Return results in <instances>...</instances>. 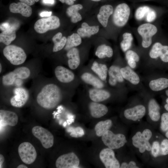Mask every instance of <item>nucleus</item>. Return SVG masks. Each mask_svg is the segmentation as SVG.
<instances>
[{
	"mask_svg": "<svg viewBox=\"0 0 168 168\" xmlns=\"http://www.w3.org/2000/svg\"><path fill=\"white\" fill-rule=\"evenodd\" d=\"M121 168H139V166L137 165L136 162L134 161L131 160L128 162H124L120 164Z\"/></svg>",
	"mask_w": 168,
	"mask_h": 168,
	"instance_id": "nucleus-42",
	"label": "nucleus"
},
{
	"mask_svg": "<svg viewBox=\"0 0 168 168\" xmlns=\"http://www.w3.org/2000/svg\"><path fill=\"white\" fill-rule=\"evenodd\" d=\"M91 70L96 73L102 81L106 80L108 69L106 65L94 62L91 67Z\"/></svg>",
	"mask_w": 168,
	"mask_h": 168,
	"instance_id": "nucleus-31",
	"label": "nucleus"
},
{
	"mask_svg": "<svg viewBox=\"0 0 168 168\" xmlns=\"http://www.w3.org/2000/svg\"><path fill=\"white\" fill-rule=\"evenodd\" d=\"M113 12V8L110 5H105L101 7L97 15L99 21L104 27L107 26L108 19Z\"/></svg>",
	"mask_w": 168,
	"mask_h": 168,
	"instance_id": "nucleus-24",
	"label": "nucleus"
},
{
	"mask_svg": "<svg viewBox=\"0 0 168 168\" xmlns=\"http://www.w3.org/2000/svg\"><path fill=\"white\" fill-rule=\"evenodd\" d=\"M168 155V139H164L160 142V156Z\"/></svg>",
	"mask_w": 168,
	"mask_h": 168,
	"instance_id": "nucleus-41",
	"label": "nucleus"
},
{
	"mask_svg": "<svg viewBox=\"0 0 168 168\" xmlns=\"http://www.w3.org/2000/svg\"><path fill=\"white\" fill-rule=\"evenodd\" d=\"M101 138L104 144L113 150L123 147L127 142L126 137L124 134H115L109 130L102 136Z\"/></svg>",
	"mask_w": 168,
	"mask_h": 168,
	"instance_id": "nucleus-9",
	"label": "nucleus"
},
{
	"mask_svg": "<svg viewBox=\"0 0 168 168\" xmlns=\"http://www.w3.org/2000/svg\"><path fill=\"white\" fill-rule=\"evenodd\" d=\"M60 26L59 18L57 16H53L38 20L34 25V28L37 32L42 34L49 30L55 29Z\"/></svg>",
	"mask_w": 168,
	"mask_h": 168,
	"instance_id": "nucleus-11",
	"label": "nucleus"
},
{
	"mask_svg": "<svg viewBox=\"0 0 168 168\" xmlns=\"http://www.w3.org/2000/svg\"><path fill=\"white\" fill-rule=\"evenodd\" d=\"M17 26L16 25H11L9 29L2 31L0 34V42L5 44L9 45L16 38V30Z\"/></svg>",
	"mask_w": 168,
	"mask_h": 168,
	"instance_id": "nucleus-26",
	"label": "nucleus"
},
{
	"mask_svg": "<svg viewBox=\"0 0 168 168\" xmlns=\"http://www.w3.org/2000/svg\"></svg>",
	"mask_w": 168,
	"mask_h": 168,
	"instance_id": "nucleus-56",
	"label": "nucleus"
},
{
	"mask_svg": "<svg viewBox=\"0 0 168 168\" xmlns=\"http://www.w3.org/2000/svg\"><path fill=\"white\" fill-rule=\"evenodd\" d=\"M161 94L168 97V89L165 90Z\"/></svg>",
	"mask_w": 168,
	"mask_h": 168,
	"instance_id": "nucleus-51",
	"label": "nucleus"
},
{
	"mask_svg": "<svg viewBox=\"0 0 168 168\" xmlns=\"http://www.w3.org/2000/svg\"><path fill=\"white\" fill-rule=\"evenodd\" d=\"M62 97L61 90L56 85L49 83L42 87L36 97L39 105L47 110L53 109L60 102Z\"/></svg>",
	"mask_w": 168,
	"mask_h": 168,
	"instance_id": "nucleus-2",
	"label": "nucleus"
},
{
	"mask_svg": "<svg viewBox=\"0 0 168 168\" xmlns=\"http://www.w3.org/2000/svg\"><path fill=\"white\" fill-rule=\"evenodd\" d=\"M89 108L91 116L96 118L104 116L108 111L107 107L104 105L94 101L89 104Z\"/></svg>",
	"mask_w": 168,
	"mask_h": 168,
	"instance_id": "nucleus-23",
	"label": "nucleus"
},
{
	"mask_svg": "<svg viewBox=\"0 0 168 168\" xmlns=\"http://www.w3.org/2000/svg\"><path fill=\"white\" fill-rule=\"evenodd\" d=\"M80 164V161L73 152H70L59 156L57 159L55 166L57 168H76Z\"/></svg>",
	"mask_w": 168,
	"mask_h": 168,
	"instance_id": "nucleus-16",
	"label": "nucleus"
},
{
	"mask_svg": "<svg viewBox=\"0 0 168 168\" xmlns=\"http://www.w3.org/2000/svg\"><path fill=\"white\" fill-rule=\"evenodd\" d=\"M89 96L93 101L100 102L110 99L112 93L109 91L102 88H94L89 90Z\"/></svg>",
	"mask_w": 168,
	"mask_h": 168,
	"instance_id": "nucleus-21",
	"label": "nucleus"
},
{
	"mask_svg": "<svg viewBox=\"0 0 168 168\" xmlns=\"http://www.w3.org/2000/svg\"><path fill=\"white\" fill-rule=\"evenodd\" d=\"M54 73L57 80L63 83L70 82L75 78L74 74L72 71L63 66H57L55 69Z\"/></svg>",
	"mask_w": 168,
	"mask_h": 168,
	"instance_id": "nucleus-20",
	"label": "nucleus"
},
{
	"mask_svg": "<svg viewBox=\"0 0 168 168\" xmlns=\"http://www.w3.org/2000/svg\"><path fill=\"white\" fill-rule=\"evenodd\" d=\"M145 101L139 92L132 97L123 111L124 118L132 122H137L142 119L147 114Z\"/></svg>",
	"mask_w": 168,
	"mask_h": 168,
	"instance_id": "nucleus-3",
	"label": "nucleus"
},
{
	"mask_svg": "<svg viewBox=\"0 0 168 168\" xmlns=\"http://www.w3.org/2000/svg\"><path fill=\"white\" fill-rule=\"evenodd\" d=\"M3 53L5 57L14 65L23 63L26 58V55L21 48L13 45H7L3 49Z\"/></svg>",
	"mask_w": 168,
	"mask_h": 168,
	"instance_id": "nucleus-8",
	"label": "nucleus"
},
{
	"mask_svg": "<svg viewBox=\"0 0 168 168\" xmlns=\"http://www.w3.org/2000/svg\"><path fill=\"white\" fill-rule=\"evenodd\" d=\"M120 72L129 89L139 92L145 88L142 76L127 63L121 64Z\"/></svg>",
	"mask_w": 168,
	"mask_h": 168,
	"instance_id": "nucleus-5",
	"label": "nucleus"
},
{
	"mask_svg": "<svg viewBox=\"0 0 168 168\" xmlns=\"http://www.w3.org/2000/svg\"><path fill=\"white\" fill-rule=\"evenodd\" d=\"M18 152L21 161L26 164L32 163L36 158L35 149L29 142H24L21 143L18 148Z\"/></svg>",
	"mask_w": 168,
	"mask_h": 168,
	"instance_id": "nucleus-12",
	"label": "nucleus"
},
{
	"mask_svg": "<svg viewBox=\"0 0 168 168\" xmlns=\"http://www.w3.org/2000/svg\"><path fill=\"white\" fill-rule=\"evenodd\" d=\"M138 31L142 37V46L143 49H146L148 48L151 45L152 37L157 32V28L152 24L145 23L138 27Z\"/></svg>",
	"mask_w": 168,
	"mask_h": 168,
	"instance_id": "nucleus-13",
	"label": "nucleus"
},
{
	"mask_svg": "<svg viewBox=\"0 0 168 168\" xmlns=\"http://www.w3.org/2000/svg\"><path fill=\"white\" fill-rule=\"evenodd\" d=\"M146 102L148 117L152 122H157L161 118V108L154 98V96L148 92L145 88L139 92Z\"/></svg>",
	"mask_w": 168,
	"mask_h": 168,
	"instance_id": "nucleus-7",
	"label": "nucleus"
},
{
	"mask_svg": "<svg viewBox=\"0 0 168 168\" xmlns=\"http://www.w3.org/2000/svg\"><path fill=\"white\" fill-rule=\"evenodd\" d=\"M160 142L157 140H154L151 143L150 153L154 158L160 156Z\"/></svg>",
	"mask_w": 168,
	"mask_h": 168,
	"instance_id": "nucleus-39",
	"label": "nucleus"
},
{
	"mask_svg": "<svg viewBox=\"0 0 168 168\" xmlns=\"http://www.w3.org/2000/svg\"><path fill=\"white\" fill-rule=\"evenodd\" d=\"M142 77L145 88L154 96L168 89V74L163 71L147 72Z\"/></svg>",
	"mask_w": 168,
	"mask_h": 168,
	"instance_id": "nucleus-1",
	"label": "nucleus"
},
{
	"mask_svg": "<svg viewBox=\"0 0 168 168\" xmlns=\"http://www.w3.org/2000/svg\"><path fill=\"white\" fill-rule=\"evenodd\" d=\"M151 8L147 6H143L139 7L137 9L135 16L137 19L141 20L147 13Z\"/></svg>",
	"mask_w": 168,
	"mask_h": 168,
	"instance_id": "nucleus-38",
	"label": "nucleus"
},
{
	"mask_svg": "<svg viewBox=\"0 0 168 168\" xmlns=\"http://www.w3.org/2000/svg\"><path fill=\"white\" fill-rule=\"evenodd\" d=\"M52 14L51 12H43L40 13V15L41 17H49Z\"/></svg>",
	"mask_w": 168,
	"mask_h": 168,
	"instance_id": "nucleus-48",
	"label": "nucleus"
},
{
	"mask_svg": "<svg viewBox=\"0 0 168 168\" xmlns=\"http://www.w3.org/2000/svg\"><path fill=\"white\" fill-rule=\"evenodd\" d=\"M67 56L68 58V63L69 67L71 69H77L79 65L80 59L78 50L73 48L68 51Z\"/></svg>",
	"mask_w": 168,
	"mask_h": 168,
	"instance_id": "nucleus-25",
	"label": "nucleus"
},
{
	"mask_svg": "<svg viewBox=\"0 0 168 168\" xmlns=\"http://www.w3.org/2000/svg\"><path fill=\"white\" fill-rule=\"evenodd\" d=\"M4 161V156L0 154V168H2V164Z\"/></svg>",
	"mask_w": 168,
	"mask_h": 168,
	"instance_id": "nucleus-50",
	"label": "nucleus"
},
{
	"mask_svg": "<svg viewBox=\"0 0 168 168\" xmlns=\"http://www.w3.org/2000/svg\"><path fill=\"white\" fill-rule=\"evenodd\" d=\"M165 136L168 139V130L166 132Z\"/></svg>",
	"mask_w": 168,
	"mask_h": 168,
	"instance_id": "nucleus-53",
	"label": "nucleus"
},
{
	"mask_svg": "<svg viewBox=\"0 0 168 168\" xmlns=\"http://www.w3.org/2000/svg\"><path fill=\"white\" fill-rule=\"evenodd\" d=\"M13 92L14 96L10 100L11 105L17 108L22 107L29 99V94L28 91L24 87H18L14 89Z\"/></svg>",
	"mask_w": 168,
	"mask_h": 168,
	"instance_id": "nucleus-17",
	"label": "nucleus"
},
{
	"mask_svg": "<svg viewBox=\"0 0 168 168\" xmlns=\"http://www.w3.org/2000/svg\"><path fill=\"white\" fill-rule=\"evenodd\" d=\"M156 14L155 12L151 8L146 16V20L147 21L151 22L153 21L156 18Z\"/></svg>",
	"mask_w": 168,
	"mask_h": 168,
	"instance_id": "nucleus-43",
	"label": "nucleus"
},
{
	"mask_svg": "<svg viewBox=\"0 0 168 168\" xmlns=\"http://www.w3.org/2000/svg\"><path fill=\"white\" fill-rule=\"evenodd\" d=\"M11 26V25H10L8 22H5L3 23L0 25V29L2 31H4L10 28Z\"/></svg>",
	"mask_w": 168,
	"mask_h": 168,
	"instance_id": "nucleus-45",
	"label": "nucleus"
},
{
	"mask_svg": "<svg viewBox=\"0 0 168 168\" xmlns=\"http://www.w3.org/2000/svg\"><path fill=\"white\" fill-rule=\"evenodd\" d=\"M18 118L14 112L7 110H0V131L7 125L14 126L18 122Z\"/></svg>",
	"mask_w": 168,
	"mask_h": 168,
	"instance_id": "nucleus-19",
	"label": "nucleus"
},
{
	"mask_svg": "<svg viewBox=\"0 0 168 168\" xmlns=\"http://www.w3.org/2000/svg\"><path fill=\"white\" fill-rule=\"evenodd\" d=\"M43 2L46 4H53L54 1V0H43Z\"/></svg>",
	"mask_w": 168,
	"mask_h": 168,
	"instance_id": "nucleus-49",
	"label": "nucleus"
},
{
	"mask_svg": "<svg viewBox=\"0 0 168 168\" xmlns=\"http://www.w3.org/2000/svg\"><path fill=\"white\" fill-rule=\"evenodd\" d=\"M99 156L105 168H120V164L116 158L113 149L109 148L103 149L100 151Z\"/></svg>",
	"mask_w": 168,
	"mask_h": 168,
	"instance_id": "nucleus-18",
	"label": "nucleus"
},
{
	"mask_svg": "<svg viewBox=\"0 0 168 168\" xmlns=\"http://www.w3.org/2000/svg\"><path fill=\"white\" fill-rule=\"evenodd\" d=\"M82 43L81 36L77 33H73L67 38L64 49L66 50L79 45Z\"/></svg>",
	"mask_w": 168,
	"mask_h": 168,
	"instance_id": "nucleus-35",
	"label": "nucleus"
},
{
	"mask_svg": "<svg viewBox=\"0 0 168 168\" xmlns=\"http://www.w3.org/2000/svg\"><path fill=\"white\" fill-rule=\"evenodd\" d=\"M123 39L120 43L122 50L125 52L131 48L133 37L132 34L129 33H124L123 35Z\"/></svg>",
	"mask_w": 168,
	"mask_h": 168,
	"instance_id": "nucleus-36",
	"label": "nucleus"
},
{
	"mask_svg": "<svg viewBox=\"0 0 168 168\" xmlns=\"http://www.w3.org/2000/svg\"><path fill=\"white\" fill-rule=\"evenodd\" d=\"M82 5L77 4L72 5L67 9L66 11V14L71 18L72 22L76 23L81 20L82 16L78 12V11L82 9Z\"/></svg>",
	"mask_w": 168,
	"mask_h": 168,
	"instance_id": "nucleus-30",
	"label": "nucleus"
},
{
	"mask_svg": "<svg viewBox=\"0 0 168 168\" xmlns=\"http://www.w3.org/2000/svg\"><path fill=\"white\" fill-rule=\"evenodd\" d=\"M152 135V131L149 128H145L142 131H137L132 138V145L141 154L147 152H150L151 143L150 141Z\"/></svg>",
	"mask_w": 168,
	"mask_h": 168,
	"instance_id": "nucleus-6",
	"label": "nucleus"
},
{
	"mask_svg": "<svg viewBox=\"0 0 168 168\" xmlns=\"http://www.w3.org/2000/svg\"><path fill=\"white\" fill-rule=\"evenodd\" d=\"M32 132L33 135L40 141L44 148L48 149L53 146L54 136L47 129L42 127L37 126L33 128Z\"/></svg>",
	"mask_w": 168,
	"mask_h": 168,
	"instance_id": "nucleus-15",
	"label": "nucleus"
},
{
	"mask_svg": "<svg viewBox=\"0 0 168 168\" xmlns=\"http://www.w3.org/2000/svg\"><path fill=\"white\" fill-rule=\"evenodd\" d=\"M160 119V128L162 132H166L168 130V112L161 114Z\"/></svg>",
	"mask_w": 168,
	"mask_h": 168,
	"instance_id": "nucleus-40",
	"label": "nucleus"
},
{
	"mask_svg": "<svg viewBox=\"0 0 168 168\" xmlns=\"http://www.w3.org/2000/svg\"><path fill=\"white\" fill-rule=\"evenodd\" d=\"M161 96L164 101V108L166 111L168 112V97L163 95H162Z\"/></svg>",
	"mask_w": 168,
	"mask_h": 168,
	"instance_id": "nucleus-44",
	"label": "nucleus"
},
{
	"mask_svg": "<svg viewBox=\"0 0 168 168\" xmlns=\"http://www.w3.org/2000/svg\"><path fill=\"white\" fill-rule=\"evenodd\" d=\"M99 30V26H90L86 23L83 22L81 25V27L77 30V33L81 37H90L97 33Z\"/></svg>",
	"mask_w": 168,
	"mask_h": 168,
	"instance_id": "nucleus-28",
	"label": "nucleus"
},
{
	"mask_svg": "<svg viewBox=\"0 0 168 168\" xmlns=\"http://www.w3.org/2000/svg\"><path fill=\"white\" fill-rule=\"evenodd\" d=\"M112 122L110 119L101 121L97 123L95 126L96 134L98 137L102 136L112 127Z\"/></svg>",
	"mask_w": 168,
	"mask_h": 168,
	"instance_id": "nucleus-33",
	"label": "nucleus"
},
{
	"mask_svg": "<svg viewBox=\"0 0 168 168\" xmlns=\"http://www.w3.org/2000/svg\"><path fill=\"white\" fill-rule=\"evenodd\" d=\"M121 65L114 64L109 68L108 83L116 91L125 96L129 91V88L123 78L121 72Z\"/></svg>",
	"mask_w": 168,
	"mask_h": 168,
	"instance_id": "nucleus-4",
	"label": "nucleus"
},
{
	"mask_svg": "<svg viewBox=\"0 0 168 168\" xmlns=\"http://www.w3.org/2000/svg\"><path fill=\"white\" fill-rule=\"evenodd\" d=\"M81 78L85 83L95 88H103L104 86V83L101 81L89 72L84 73L81 75Z\"/></svg>",
	"mask_w": 168,
	"mask_h": 168,
	"instance_id": "nucleus-27",
	"label": "nucleus"
},
{
	"mask_svg": "<svg viewBox=\"0 0 168 168\" xmlns=\"http://www.w3.org/2000/svg\"><path fill=\"white\" fill-rule=\"evenodd\" d=\"M63 3H65L68 5H72L74 3V1L76 0H59Z\"/></svg>",
	"mask_w": 168,
	"mask_h": 168,
	"instance_id": "nucleus-47",
	"label": "nucleus"
},
{
	"mask_svg": "<svg viewBox=\"0 0 168 168\" xmlns=\"http://www.w3.org/2000/svg\"><path fill=\"white\" fill-rule=\"evenodd\" d=\"M30 74V70L26 67H18L13 71L3 75L2 78L3 84L5 86H11L17 79H25Z\"/></svg>",
	"mask_w": 168,
	"mask_h": 168,
	"instance_id": "nucleus-10",
	"label": "nucleus"
},
{
	"mask_svg": "<svg viewBox=\"0 0 168 168\" xmlns=\"http://www.w3.org/2000/svg\"><path fill=\"white\" fill-rule=\"evenodd\" d=\"M130 12L129 6L125 3L119 4L116 7L113 15L114 24L118 27H122L127 23Z\"/></svg>",
	"mask_w": 168,
	"mask_h": 168,
	"instance_id": "nucleus-14",
	"label": "nucleus"
},
{
	"mask_svg": "<svg viewBox=\"0 0 168 168\" xmlns=\"http://www.w3.org/2000/svg\"><path fill=\"white\" fill-rule=\"evenodd\" d=\"M21 2L26 3L30 6L33 5L35 2H37L39 0H19Z\"/></svg>",
	"mask_w": 168,
	"mask_h": 168,
	"instance_id": "nucleus-46",
	"label": "nucleus"
},
{
	"mask_svg": "<svg viewBox=\"0 0 168 168\" xmlns=\"http://www.w3.org/2000/svg\"><path fill=\"white\" fill-rule=\"evenodd\" d=\"M0 72L1 73L2 70V66L1 63L0 64Z\"/></svg>",
	"mask_w": 168,
	"mask_h": 168,
	"instance_id": "nucleus-54",
	"label": "nucleus"
},
{
	"mask_svg": "<svg viewBox=\"0 0 168 168\" xmlns=\"http://www.w3.org/2000/svg\"><path fill=\"white\" fill-rule=\"evenodd\" d=\"M112 49L109 46L105 44H101L97 47L95 54L98 58H111L113 55Z\"/></svg>",
	"mask_w": 168,
	"mask_h": 168,
	"instance_id": "nucleus-34",
	"label": "nucleus"
},
{
	"mask_svg": "<svg viewBox=\"0 0 168 168\" xmlns=\"http://www.w3.org/2000/svg\"><path fill=\"white\" fill-rule=\"evenodd\" d=\"M17 168H27L28 167L24 165L21 164L17 166Z\"/></svg>",
	"mask_w": 168,
	"mask_h": 168,
	"instance_id": "nucleus-52",
	"label": "nucleus"
},
{
	"mask_svg": "<svg viewBox=\"0 0 168 168\" xmlns=\"http://www.w3.org/2000/svg\"><path fill=\"white\" fill-rule=\"evenodd\" d=\"M126 52L125 58L127 63L135 70L139 67L140 56L136 52L132 50L129 49Z\"/></svg>",
	"mask_w": 168,
	"mask_h": 168,
	"instance_id": "nucleus-29",
	"label": "nucleus"
},
{
	"mask_svg": "<svg viewBox=\"0 0 168 168\" xmlns=\"http://www.w3.org/2000/svg\"><path fill=\"white\" fill-rule=\"evenodd\" d=\"M92 0L94 1H95V2H98V1H100L101 0Z\"/></svg>",
	"mask_w": 168,
	"mask_h": 168,
	"instance_id": "nucleus-55",
	"label": "nucleus"
},
{
	"mask_svg": "<svg viewBox=\"0 0 168 168\" xmlns=\"http://www.w3.org/2000/svg\"><path fill=\"white\" fill-rule=\"evenodd\" d=\"M9 9L11 12L19 13L26 17L30 16L32 13V9L30 6L22 2L11 3Z\"/></svg>",
	"mask_w": 168,
	"mask_h": 168,
	"instance_id": "nucleus-22",
	"label": "nucleus"
},
{
	"mask_svg": "<svg viewBox=\"0 0 168 168\" xmlns=\"http://www.w3.org/2000/svg\"><path fill=\"white\" fill-rule=\"evenodd\" d=\"M67 39L65 36L62 37L61 32H58L53 37L52 40L54 43L53 51L57 52L62 49L65 46Z\"/></svg>",
	"mask_w": 168,
	"mask_h": 168,
	"instance_id": "nucleus-32",
	"label": "nucleus"
},
{
	"mask_svg": "<svg viewBox=\"0 0 168 168\" xmlns=\"http://www.w3.org/2000/svg\"><path fill=\"white\" fill-rule=\"evenodd\" d=\"M66 131L70 133V135L72 137H80L84 134L83 129L80 127H69L67 128Z\"/></svg>",
	"mask_w": 168,
	"mask_h": 168,
	"instance_id": "nucleus-37",
	"label": "nucleus"
}]
</instances>
